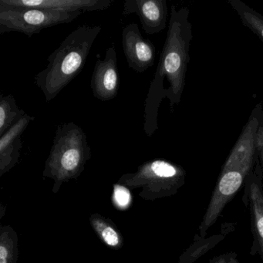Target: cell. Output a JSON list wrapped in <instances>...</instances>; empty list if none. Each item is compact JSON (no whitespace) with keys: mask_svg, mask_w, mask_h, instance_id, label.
Segmentation results:
<instances>
[{"mask_svg":"<svg viewBox=\"0 0 263 263\" xmlns=\"http://www.w3.org/2000/svg\"><path fill=\"white\" fill-rule=\"evenodd\" d=\"M123 15L136 14L146 34L161 33L167 27V0H126Z\"/></svg>","mask_w":263,"mask_h":263,"instance_id":"10","label":"cell"},{"mask_svg":"<svg viewBox=\"0 0 263 263\" xmlns=\"http://www.w3.org/2000/svg\"><path fill=\"white\" fill-rule=\"evenodd\" d=\"M123 51L129 68L144 73L155 64L156 49L153 43L145 39L137 24H127L122 30Z\"/></svg>","mask_w":263,"mask_h":263,"instance_id":"8","label":"cell"},{"mask_svg":"<svg viewBox=\"0 0 263 263\" xmlns=\"http://www.w3.org/2000/svg\"><path fill=\"white\" fill-rule=\"evenodd\" d=\"M228 258H229V252H226L211 258L209 260V263H228Z\"/></svg>","mask_w":263,"mask_h":263,"instance_id":"18","label":"cell"},{"mask_svg":"<svg viewBox=\"0 0 263 263\" xmlns=\"http://www.w3.org/2000/svg\"><path fill=\"white\" fill-rule=\"evenodd\" d=\"M101 26H80L47 58V67L35 76V84L47 102L53 101L84 69Z\"/></svg>","mask_w":263,"mask_h":263,"instance_id":"2","label":"cell"},{"mask_svg":"<svg viewBox=\"0 0 263 263\" xmlns=\"http://www.w3.org/2000/svg\"><path fill=\"white\" fill-rule=\"evenodd\" d=\"M251 172L236 167L221 168L209 205L198 228L200 237H206L208 231L216 222L228 203L244 186L246 178Z\"/></svg>","mask_w":263,"mask_h":263,"instance_id":"6","label":"cell"},{"mask_svg":"<svg viewBox=\"0 0 263 263\" xmlns=\"http://www.w3.org/2000/svg\"><path fill=\"white\" fill-rule=\"evenodd\" d=\"M81 14L0 5V34L18 32L31 37L44 29L70 24Z\"/></svg>","mask_w":263,"mask_h":263,"instance_id":"4","label":"cell"},{"mask_svg":"<svg viewBox=\"0 0 263 263\" xmlns=\"http://www.w3.org/2000/svg\"><path fill=\"white\" fill-rule=\"evenodd\" d=\"M26 112L18 107L13 95H0V137L19 121Z\"/></svg>","mask_w":263,"mask_h":263,"instance_id":"15","label":"cell"},{"mask_svg":"<svg viewBox=\"0 0 263 263\" xmlns=\"http://www.w3.org/2000/svg\"><path fill=\"white\" fill-rule=\"evenodd\" d=\"M243 189L242 201L249 209L253 238L250 255H258L263 261V173L258 160Z\"/></svg>","mask_w":263,"mask_h":263,"instance_id":"7","label":"cell"},{"mask_svg":"<svg viewBox=\"0 0 263 263\" xmlns=\"http://www.w3.org/2000/svg\"><path fill=\"white\" fill-rule=\"evenodd\" d=\"M262 133L263 106L258 104L252 110L222 168L236 167L252 172L258 160V146Z\"/></svg>","mask_w":263,"mask_h":263,"instance_id":"5","label":"cell"},{"mask_svg":"<svg viewBox=\"0 0 263 263\" xmlns=\"http://www.w3.org/2000/svg\"><path fill=\"white\" fill-rule=\"evenodd\" d=\"M101 235L104 241L108 246H116L119 243V237L118 234L110 226H104L101 230Z\"/></svg>","mask_w":263,"mask_h":263,"instance_id":"17","label":"cell"},{"mask_svg":"<svg viewBox=\"0 0 263 263\" xmlns=\"http://www.w3.org/2000/svg\"><path fill=\"white\" fill-rule=\"evenodd\" d=\"M119 87L118 57L115 47H110L106 51L105 58L98 59L95 64L90 87L95 98L108 101L116 98Z\"/></svg>","mask_w":263,"mask_h":263,"instance_id":"9","label":"cell"},{"mask_svg":"<svg viewBox=\"0 0 263 263\" xmlns=\"http://www.w3.org/2000/svg\"><path fill=\"white\" fill-rule=\"evenodd\" d=\"M228 4L236 12L245 27L252 30L263 41V16L241 0H228Z\"/></svg>","mask_w":263,"mask_h":263,"instance_id":"14","label":"cell"},{"mask_svg":"<svg viewBox=\"0 0 263 263\" xmlns=\"http://www.w3.org/2000/svg\"><path fill=\"white\" fill-rule=\"evenodd\" d=\"M228 263H240L238 259L237 254L235 252H229Z\"/></svg>","mask_w":263,"mask_h":263,"instance_id":"21","label":"cell"},{"mask_svg":"<svg viewBox=\"0 0 263 263\" xmlns=\"http://www.w3.org/2000/svg\"><path fill=\"white\" fill-rule=\"evenodd\" d=\"M226 232L212 236L201 238L198 234L195 235L190 247L182 254L178 263H194L198 258L213 249L218 243L226 238Z\"/></svg>","mask_w":263,"mask_h":263,"instance_id":"13","label":"cell"},{"mask_svg":"<svg viewBox=\"0 0 263 263\" xmlns=\"http://www.w3.org/2000/svg\"><path fill=\"white\" fill-rule=\"evenodd\" d=\"M90 157V144L84 130L73 122L60 124L53 138L49 167L70 174L79 171Z\"/></svg>","mask_w":263,"mask_h":263,"instance_id":"3","label":"cell"},{"mask_svg":"<svg viewBox=\"0 0 263 263\" xmlns=\"http://www.w3.org/2000/svg\"><path fill=\"white\" fill-rule=\"evenodd\" d=\"M189 13L187 7H171L167 36L144 104L143 127L147 136L158 130V110L163 100H168L172 111L181 102L193 37Z\"/></svg>","mask_w":263,"mask_h":263,"instance_id":"1","label":"cell"},{"mask_svg":"<svg viewBox=\"0 0 263 263\" xmlns=\"http://www.w3.org/2000/svg\"><path fill=\"white\" fill-rule=\"evenodd\" d=\"M34 117L26 114L14 125L12 126L3 136L0 137V159L2 168L13 164L20 156L23 142L21 138Z\"/></svg>","mask_w":263,"mask_h":263,"instance_id":"12","label":"cell"},{"mask_svg":"<svg viewBox=\"0 0 263 263\" xmlns=\"http://www.w3.org/2000/svg\"><path fill=\"white\" fill-rule=\"evenodd\" d=\"M7 255H8V252H7V248L1 246L0 247V263H7Z\"/></svg>","mask_w":263,"mask_h":263,"instance_id":"20","label":"cell"},{"mask_svg":"<svg viewBox=\"0 0 263 263\" xmlns=\"http://www.w3.org/2000/svg\"><path fill=\"white\" fill-rule=\"evenodd\" d=\"M115 199L120 207H126L130 201V195L128 190L121 185H115Z\"/></svg>","mask_w":263,"mask_h":263,"instance_id":"16","label":"cell"},{"mask_svg":"<svg viewBox=\"0 0 263 263\" xmlns=\"http://www.w3.org/2000/svg\"><path fill=\"white\" fill-rule=\"evenodd\" d=\"M114 0H0V5L39 9L63 13L102 11L110 8Z\"/></svg>","mask_w":263,"mask_h":263,"instance_id":"11","label":"cell"},{"mask_svg":"<svg viewBox=\"0 0 263 263\" xmlns=\"http://www.w3.org/2000/svg\"><path fill=\"white\" fill-rule=\"evenodd\" d=\"M258 161H259L263 173V133L261 135V139H260L259 146H258Z\"/></svg>","mask_w":263,"mask_h":263,"instance_id":"19","label":"cell"}]
</instances>
